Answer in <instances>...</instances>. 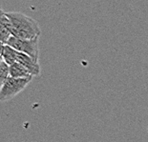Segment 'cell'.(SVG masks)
Listing matches in <instances>:
<instances>
[{"instance_id":"1","label":"cell","mask_w":148,"mask_h":142,"mask_svg":"<svg viewBox=\"0 0 148 142\" xmlns=\"http://www.w3.org/2000/svg\"><path fill=\"white\" fill-rule=\"evenodd\" d=\"M6 15L11 21L12 36L23 40L39 38L41 30L34 18L18 12H8Z\"/></svg>"},{"instance_id":"8","label":"cell","mask_w":148,"mask_h":142,"mask_svg":"<svg viewBox=\"0 0 148 142\" xmlns=\"http://www.w3.org/2000/svg\"><path fill=\"white\" fill-rule=\"evenodd\" d=\"M10 76V66L4 60L0 61V86Z\"/></svg>"},{"instance_id":"6","label":"cell","mask_w":148,"mask_h":142,"mask_svg":"<svg viewBox=\"0 0 148 142\" xmlns=\"http://www.w3.org/2000/svg\"><path fill=\"white\" fill-rule=\"evenodd\" d=\"M17 51H15L14 48H12L9 45L1 44V59L4 60L9 66H12L16 62Z\"/></svg>"},{"instance_id":"7","label":"cell","mask_w":148,"mask_h":142,"mask_svg":"<svg viewBox=\"0 0 148 142\" xmlns=\"http://www.w3.org/2000/svg\"><path fill=\"white\" fill-rule=\"evenodd\" d=\"M10 76L14 78H29L34 77L30 74L24 66H22L18 62H15L14 64L10 66Z\"/></svg>"},{"instance_id":"4","label":"cell","mask_w":148,"mask_h":142,"mask_svg":"<svg viewBox=\"0 0 148 142\" xmlns=\"http://www.w3.org/2000/svg\"><path fill=\"white\" fill-rule=\"evenodd\" d=\"M16 62H18L22 66H24L33 76H38L40 74V65L38 62H36L31 56L25 55L23 53H17Z\"/></svg>"},{"instance_id":"3","label":"cell","mask_w":148,"mask_h":142,"mask_svg":"<svg viewBox=\"0 0 148 142\" xmlns=\"http://www.w3.org/2000/svg\"><path fill=\"white\" fill-rule=\"evenodd\" d=\"M39 38H36L33 40H23L12 36L8 41L7 45L11 46L15 51L23 53L25 55L31 56L36 62L39 60Z\"/></svg>"},{"instance_id":"2","label":"cell","mask_w":148,"mask_h":142,"mask_svg":"<svg viewBox=\"0 0 148 142\" xmlns=\"http://www.w3.org/2000/svg\"><path fill=\"white\" fill-rule=\"evenodd\" d=\"M33 80V77L29 78H14L9 76L0 88V100L1 102H6L14 98L15 96L20 94L30 82Z\"/></svg>"},{"instance_id":"5","label":"cell","mask_w":148,"mask_h":142,"mask_svg":"<svg viewBox=\"0 0 148 142\" xmlns=\"http://www.w3.org/2000/svg\"><path fill=\"white\" fill-rule=\"evenodd\" d=\"M12 36L11 21L6 15V12L1 10V15H0V40H1V44L6 45Z\"/></svg>"}]
</instances>
